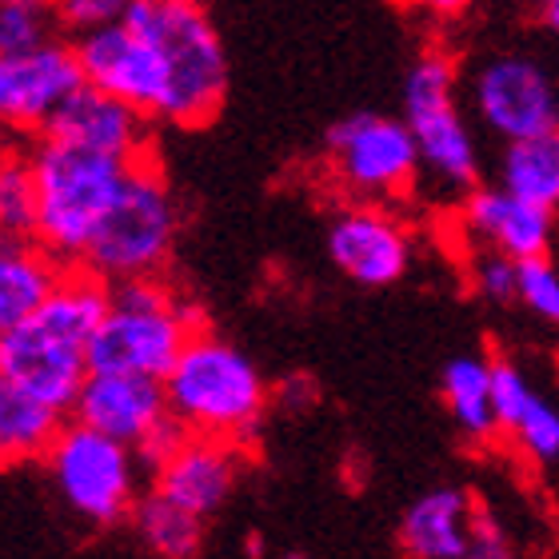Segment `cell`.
I'll return each instance as SVG.
<instances>
[{"label":"cell","instance_id":"obj_27","mask_svg":"<svg viewBox=\"0 0 559 559\" xmlns=\"http://www.w3.org/2000/svg\"><path fill=\"white\" fill-rule=\"evenodd\" d=\"M467 288L491 308H508L515 304V284H520V260L488 252V248H464Z\"/></svg>","mask_w":559,"mask_h":559},{"label":"cell","instance_id":"obj_2","mask_svg":"<svg viewBox=\"0 0 559 559\" xmlns=\"http://www.w3.org/2000/svg\"><path fill=\"white\" fill-rule=\"evenodd\" d=\"M400 105L419 148V192L443 204L467 197L484 180V148L460 88V57L443 45L424 48L404 76Z\"/></svg>","mask_w":559,"mask_h":559},{"label":"cell","instance_id":"obj_29","mask_svg":"<svg viewBox=\"0 0 559 559\" xmlns=\"http://www.w3.org/2000/svg\"><path fill=\"white\" fill-rule=\"evenodd\" d=\"M52 9L69 33H88V28L120 21L129 0H52Z\"/></svg>","mask_w":559,"mask_h":559},{"label":"cell","instance_id":"obj_14","mask_svg":"<svg viewBox=\"0 0 559 559\" xmlns=\"http://www.w3.org/2000/svg\"><path fill=\"white\" fill-rule=\"evenodd\" d=\"M84 84L76 45L48 40L28 52H0V129L36 136Z\"/></svg>","mask_w":559,"mask_h":559},{"label":"cell","instance_id":"obj_6","mask_svg":"<svg viewBox=\"0 0 559 559\" xmlns=\"http://www.w3.org/2000/svg\"><path fill=\"white\" fill-rule=\"evenodd\" d=\"M204 316L164 276L108 284V308L93 336V372H136L164 380Z\"/></svg>","mask_w":559,"mask_h":559},{"label":"cell","instance_id":"obj_28","mask_svg":"<svg viewBox=\"0 0 559 559\" xmlns=\"http://www.w3.org/2000/svg\"><path fill=\"white\" fill-rule=\"evenodd\" d=\"M515 304L527 308L539 324L559 328V264L544 257L520 260V284H515Z\"/></svg>","mask_w":559,"mask_h":559},{"label":"cell","instance_id":"obj_20","mask_svg":"<svg viewBox=\"0 0 559 559\" xmlns=\"http://www.w3.org/2000/svg\"><path fill=\"white\" fill-rule=\"evenodd\" d=\"M69 264L36 236L0 233V332L21 324L57 292Z\"/></svg>","mask_w":559,"mask_h":559},{"label":"cell","instance_id":"obj_9","mask_svg":"<svg viewBox=\"0 0 559 559\" xmlns=\"http://www.w3.org/2000/svg\"><path fill=\"white\" fill-rule=\"evenodd\" d=\"M40 464L48 467V479L64 508L100 532L129 524L148 479L136 448L72 416L60 424Z\"/></svg>","mask_w":559,"mask_h":559},{"label":"cell","instance_id":"obj_25","mask_svg":"<svg viewBox=\"0 0 559 559\" xmlns=\"http://www.w3.org/2000/svg\"><path fill=\"white\" fill-rule=\"evenodd\" d=\"M0 233L36 236V173L28 144H0Z\"/></svg>","mask_w":559,"mask_h":559},{"label":"cell","instance_id":"obj_30","mask_svg":"<svg viewBox=\"0 0 559 559\" xmlns=\"http://www.w3.org/2000/svg\"><path fill=\"white\" fill-rule=\"evenodd\" d=\"M396 4L416 21L431 24V28H448V24L472 16L479 0H396Z\"/></svg>","mask_w":559,"mask_h":559},{"label":"cell","instance_id":"obj_8","mask_svg":"<svg viewBox=\"0 0 559 559\" xmlns=\"http://www.w3.org/2000/svg\"><path fill=\"white\" fill-rule=\"evenodd\" d=\"M460 88L476 129L496 144L559 129V57L532 40L488 45L460 60Z\"/></svg>","mask_w":559,"mask_h":559},{"label":"cell","instance_id":"obj_18","mask_svg":"<svg viewBox=\"0 0 559 559\" xmlns=\"http://www.w3.org/2000/svg\"><path fill=\"white\" fill-rule=\"evenodd\" d=\"M52 136L76 140V144H88L96 152H108V156H124V160H136V156H148L156 152V140H152V120L132 108L129 100L96 88V84H81L76 93L60 105V112L48 120Z\"/></svg>","mask_w":559,"mask_h":559},{"label":"cell","instance_id":"obj_12","mask_svg":"<svg viewBox=\"0 0 559 559\" xmlns=\"http://www.w3.org/2000/svg\"><path fill=\"white\" fill-rule=\"evenodd\" d=\"M328 260L360 288H392L416 260V236L396 204L344 200L328 221Z\"/></svg>","mask_w":559,"mask_h":559},{"label":"cell","instance_id":"obj_22","mask_svg":"<svg viewBox=\"0 0 559 559\" xmlns=\"http://www.w3.org/2000/svg\"><path fill=\"white\" fill-rule=\"evenodd\" d=\"M64 412L28 396L16 380L0 372V467H24L45 460L48 443L64 424Z\"/></svg>","mask_w":559,"mask_h":559},{"label":"cell","instance_id":"obj_7","mask_svg":"<svg viewBox=\"0 0 559 559\" xmlns=\"http://www.w3.org/2000/svg\"><path fill=\"white\" fill-rule=\"evenodd\" d=\"M176 236H180V204L164 180L156 152H148L129 164L117 197L76 264L108 284L164 276L176 252Z\"/></svg>","mask_w":559,"mask_h":559},{"label":"cell","instance_id":"obj_26","mask_svg":"<svg viewBox=\"0 0 559 559\" xmlns=\"http://www.w3.org/2000/svg\"><path fill=\"white\" fill-rule=\"evenodd\" d=\"M52 0H0V52H28L60 36Z\"/></svg>","mask_w":559,"mask_h":559},{"label":"cell","instance_id":"obj_11","mask_svg":"<svg viewBox=\"0 0 559 559\" xmlns=\"http://www.w3.org/2000/svg\"><path fill=\"white\" fill-rule=\"evenodd\" d=\"M72 419H84L93 428L108 431L136 448L144 467H156L173 452L185 428L173 419L164 380L136 372H88L81 396L69 412Z\"/></svg>","mask_w":559,"mask_h":559},{"label":"cell","instance_id":"obj_5","mask_svg":"<svg viewBox=\"0 0 559 559\" xmlns=\"http://www.w3.org/2000/svg\"><path fill=\"white\" fill-rule=\"evenodd\" d=\"M28 156L36 173V240H45L64 264H76L132 160L52 132H36Z\"/></svg>","mask_w":559,"mask_h":559},{"label":"cell","instance_id":"obj_31","mask_svg":"<svg viewBox=\"0 0 559 559\" xmlns=\"http://www.w3.org/2000/svg\"><path fill=\"white\" fill-rule=\"evenodd\" d=\"M536 16L544 24V33L559 45V0H536Z\"/></svg>","mask_w":559,"mask_h":559},{"label":"cell","instance_id":"obj_21","mask_svg":"<svg viewBox=\"0 0 559 559\" xmlns=\"http://www.w3.org/2000/svg\"><path fill=\"white\" fill-rule=\"evenodd\" d=\"M443 408L452 416L455 431L464 436L472 448H488L500 440V416H496V360L464 352L448 360L440 376Z\"/></svg>","mask_w":559,"mask_h":559},{"label":"cell","instance_id":"obj_4","mask_svg":"<svg viewBox=\"0 0 559 559\" xmlns=\"http://www.w3.org/2000/svg\"><path fill=\"white\" fill-rule=\"evenodd\" d=\"M168 408L185 431L252 448L260 424L269 416L272 388L252 364V356L200 328L164 376Z\"/></svg>","mask_w":559,"mask_h":559},{"label":"cell","instance_id":"obj_3","mask_svg":"<svg viewBox=\"0 0 559 559\" xmlns=\"http://www.w3.org/2000/svg\"><path fill=\"white\" fill-rule=\"evenodd\" d=\"M120 21L148 40L164 69V117L173 129H204L228 96V52L200 0H129Z\"/></svg>","mask_w":559,"mask_h":559},{"label":"cell","instance_id":"obj_13","mask_svg":"<svg viewBox=\"0 0 559 559\" xmlns=\"http://www.w3.org/2000/svg\"><path fill=\"white\" fill-rule=\"evenodd\" d=\"M400 551L412 559H508L512 536L467 488H431L400 520Z\"/></svg>","mask_w":559,"mask_h":559},{"label":"cell","instance_id":"obj_15","mask_svg":"<svg viewBox=\"0 0 559 559\" xmlns=\"http://www.w3.org/2000/svg\"><path fill=\"white\" fill-rule=\"evenodd\" d=\"M76 57H81L84 84H96V88L129 100L152 124H160L168 84H164L160 60L144 36L132 33L124 21L100 24V28L76 33Z\"/></svg>","mask_w":559,"mask_h":559},{"label":"cell","instance_id":"obj_23","mask_svg":"<svg viewBox=\"0 0 559 559\" xmlns=\"http://www.w3.org/2000/svg\"><path fill=\"white\" fill-rule=\"evenodd\" d=\"M496 185L539 209L559 212V129L508 140L496 156Z\"/></svg>","mask_w":559,"mask_h":559},{"label":"cell","instance_id":"obj_17","mask_svg":"<svg viewBox=\"0 0 559 559\" xmlns=\"http://www.w3.org/2000/svg\"><path fill=\"white\" fill-rule=\"evenodd\" d=\"M245 452L248 448L240 443L185 431L173 452L148 472V484H156L176 503H185L200 520H212L233 500L236 484L245 476Z\"/></svg>","mask_w":559,"mask_h":559},{"label":"cell","instance_id":"obj_16","mask_svg":"<svg viewBox=\"0 0 559 559\" xmlns=\"http://www.w3.org/2000/svg\"><path fill=\"white\" fill-rule=\"evenodd\" d=\"M452 221L464 248H488L512 260L551 252V233H556V212L515 197L496 180L491 185L479 180L467 197L455 200Z\"/></svg>","mask_w":559,"mask_h":559},{"label":"cell","instance_id":"obj_1","mask_svg":"<svg viewBox=\"0 0 559 559\" xmlns=\"http://www.w3.org/2000/svg\"><path fill=\"white\" fill-rule=\"evenodd\" d=\"M105 308L108 280L69 264L57 292L33 316L0 332V372L69 416L93 372V336Z\"/></svg>","mask_w":559,"mask_h":559},{"label":"cell","instance_id":"obj_10","mask_svg":"<svg viewBox=\"0 0 559 559\" xmlns=\"http://www.w3.org/2000/svg\"><path fill=\"white\" fill-rule=\"evenodd\" d=\"M324 173L344 200H412L419 192V148L408 120L388 112L340 117L324 136Z\"/></svg>","mask_w":559,"mask_h":559},{"label":"cell","instance_id":"obj_24","mask_svg":"<svg viewBox=\"0 0 559 559\" xmlns=\"http://www.w3.org/2000/svg\"><path fill=\"white\" fill-rule=\"evenodd\" d=\"M129 527L136 544L144 551L160 559H188L197 556L204 544V527L209 520H200L197 512H188L185 503H176L173 496H164L156 484L140 491L136 508L129 515Z\"/></svg>","mask_w":559,"mask_h":559},{"label":"cell","instance_id":"obj_19","mask_svg":"<svg viewBox=\"0 0 559 559\" xmlns=\"http://www.w3.org/2000/svg\"><path fill=\"white\" fill-rule=\"evenodd\" d=\"M496 416L500 440L512 443L515 455L536 467L559 464V404H551L515 360H496Z\"/></svg>","mask_w":559,"mask_h":559}]
</instances>
